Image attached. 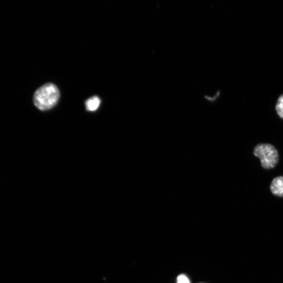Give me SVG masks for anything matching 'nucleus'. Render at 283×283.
<instances>
[{
    "label": "nucleus",
    "instance_id": "nucleus-4",
    "mask_svg": "<svg viewBox=\"0 0 283 283\" xmlns=\"http://www.w3.org/2000/svg\"><path fill=\"white\" fill-rule=\"evenodd\" d=\"M101 100L97 96H94L86 101V109L89 112L95 111L100 104Z\"/></svg>",
    "mask_w": 283,
    "mask_h": 283
},
{
    "label": "nucleus",
    "instance_id": "nucleus-6",
    "mask_svg": "<svg viewBox=\"0 0 283 283\" xmlns=\"http://www.w3.org/2000/svg\"><path fill=\"white\" fill-rule=\"evenodd\" d=\"M176 283H190V281L187 275L181 274L177 277Z\"/></svg>",
    "mask_w": 283,
    "mask_h": 283
},
{
    "label": "nucleus",
    "instance_id": "nucleus-1",
    "mask_svg": "<svg viewBox=\"0 0 283 283\" xmlns=\"http://www.w3.org/2000/svg\"><path fill=\"white\" fill-rule=\"evenodd\" d=\"M60 97L59 90L53 84H46L38 88L34 95V105L39 110L45 111L57 104Z\"/></svg>",
    "mask_w": 283,
    "mask_h": 283
},
{
    "label": "nucleus",
    "instance_id": "nucleus-5",
    "mask_svg": "<svg viewBox=\"0 0 283 283\" xmlns=\"http://www.w3.org/2000/svg\"><path fill=\"white\" fill-rule=\"evenodd\" d=\"M275 108L279 116L283 119V94L279 98Z\"/></svg>",
    "mask_w": 283,
    "mask_h": 283
},
{
    "label": "nucleus",
    "instance_id": "nucleus-3",
    "mask_svg": "<svg viewBox=\"0 0 283 283\" xmlns=\"http://www.w3.org/2000/svg\"><path fill=\"white\" fill-rule=\"evenodd\" d=\"M270 189L274 195L283 197V176H279L273 179Z\"/></svg>",
    "mask_w": 283,
    "mask_h": 283
},
{
    "label": "nucleus",
    "instance_id": "nucleus-2",
    "mask_svg": "<svg viewBox=\"0 0 283 283\" xmlns=\"http://www.w3.org/2000/svg\"><path fill=\"white\" fill-rule=\"evenodd\" d=\"M253 153L255 156L259 158L262 168L265 169H273L278 163V151L271 144L257 145L254 149Z\"/></svg>",
    "mask_w": 283,
    "mask_h": 283
},
{
    "label": "nucleus",
    "instance_id": "nucleus-7",
    "mask_svg": "<svg viewBox=\"0 0 283 283\" xmlns=\"http://www.w3.org/2000/svg\"></svg>",
    "mask_w": 283,
    "mask_h": 283
}]
</instances>
